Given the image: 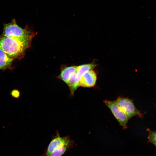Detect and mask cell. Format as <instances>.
Here are the masks:
<instances>
[{"label": "cell", "instance_id": "cell-1", "mask_svg": "<svg viewBox=\"0 0 156 156\" xmlns=\"http://www.w3.org/2000/svg\"><path fill=\"white\" fill-rule=\"evenodd\" d=\"M31 41L12 37L0 38V49L14 59L23 56Z\"/></svg>", "mask_w": 156, "mask_h": 156}, {"label": "cell", "instance_id": "cell-2", "mask_svg": "<svg viewBox=\"0 0 156 156\" xmlns=\"http://www.w3.org/2000/svg\"><path fill=\"white\" fill-rule=\"evenodd\" d=\"M34 35L27 28H23L17 24L15 19L4 24L2 37H12L31 41Z\"/></svg>", "mask_w": 156, "mask_h": 156}, {"label": "cell", "instance_id": "cell-3", "mask_svg": "<svg viewBox=\"0 0 156 156\" xmlns=\"http://www.w3.org/2000/svg\"><path fill=\"white\" fill-rule=\"evenodd\" d=\"M115 102L129 119L134 116L142 118L143 115L135 107L133 102L130 99L119 97Z\"/></svg>", "mask_w": 156, "mask_h": 156}, {"label": "cell", "instance_id": "cell-4", "mask_svg": "<svg viewBox=\"0 0 156 156\" xmlns=\"http://www.w3.org/2000/svg\"><path fill=\"white\" fill-rule=\"evenodd\" d=\"M104 103L110 110L122 128L126 129L129 118L116 102L105 100L104 101Z\"/></svg>", "mask_w": 156, "mask_h": 156}, {"label": "cell", "instance_id": "cell-5", "mask_svg": "<svg viewBox=\"0 0 156 156\" xmlns=\"http://www.w3.org/2000/svg\"><path fill=\"white\" fill-rule=\"evenodd\" d=\"M69 144H74V142L71 140L69 136L61 137L57 133L49 143L43 155L48 156L59 147Z\"/></svg>", "mask_w": 156, "mask_h": 156}, {"label": "cell", "instance_id": "cell-6", "mask_svg": "<svg viewBox=\"0 0 156 156\" xmlns=\"http://www.w3.org/2000/svg\"><path fill=\"white\" fill-rule=\"evenodd\" d=\"M97 76L94 71L90 70L84 73L80 80L79 86L84 87L94 86L96 81Z\"/></svg>", "mask_w": 156, "mask_h": 156}, {"label": "cell", "instance_id": "cell-7", "mask_svg": "<svg viewBox=\"0 0 156 156\" xmlns=\"http://www.w3.org/2000/svg\"><path fill=\"white\" fill-rule=\"evenodd\" d=\"M77 67L76 66L65 67L62 69L58 78L67 84L70 78L75 72Z\"/></svg>", "mask_w": 156, "mask_h": 156}, {"label": "cell", "instance_id": "cell-8", "mask_svg": "<svg viewBox=\"0 0 156 156\" xmlns=\"http://www.w3.org/2000/svg\"><path fill=\"white\" fill-rule=\"evenodd\" d=\"M14 59V58L8 56L0 49V70L9 67Z\"/></svg>", "mask_w": 156, "mask_h": 156}, {"label": "cell", "instance_id": "cell-9", "mask_svg": "<svg viewBox=\"0 0 156 156\" xmlns=\"http://www.w3.org/2000/svg\"><path fill=\"white\" fill-rule=\"evenodd\" d=\"M96 65L93 63H90L81 65L77 66L75 75L76 77L79 81L83 74L86 72L94 68Z\"/></svg>", "mask_w": 156, "mask_h": 156}, {"label": "cell", "instance_id": "cell-10", "mask_svg": "<svg viewBox=\"0 0 156 156\" xmlns=\"http://www.w3.org/2000/svg\"><path fill=\"white\" fill-rule=\"evenodd\" d=\"M74 144H69L61 146L56 148L48 156H61L70 149Z\"/></svg>", "mask_w": 156, "mask_h": 156}, {"label": "cell", "instance_id": "cell-11", "mask_svg": "<svg viewBox=\"0 0 156 156\" xmlns=\"http://www.w3.org/2000/svg\"><path fill=\"white\" fill-rule=\"evenodd\" d=\"M148 139L149 141L153 144L156 147V131L150 130Z\"/></svg>", "mask_w": 156, "mask_h": 156}, {"label": "cell", "instance_id": "cell-12", "mask_svg": "<svg viewBox=\"0 0 156 156\" xmlns=\"http://www.w3.org/2000/svg\"><path fill=\"white\" fill-rule=\"evenodd\" d=\"M12 96L14 98H18L20 95V92L17 90H13L11 92Z\"/></svg>", "mask_w": 156, "mask_h": 156}]
</instances>
